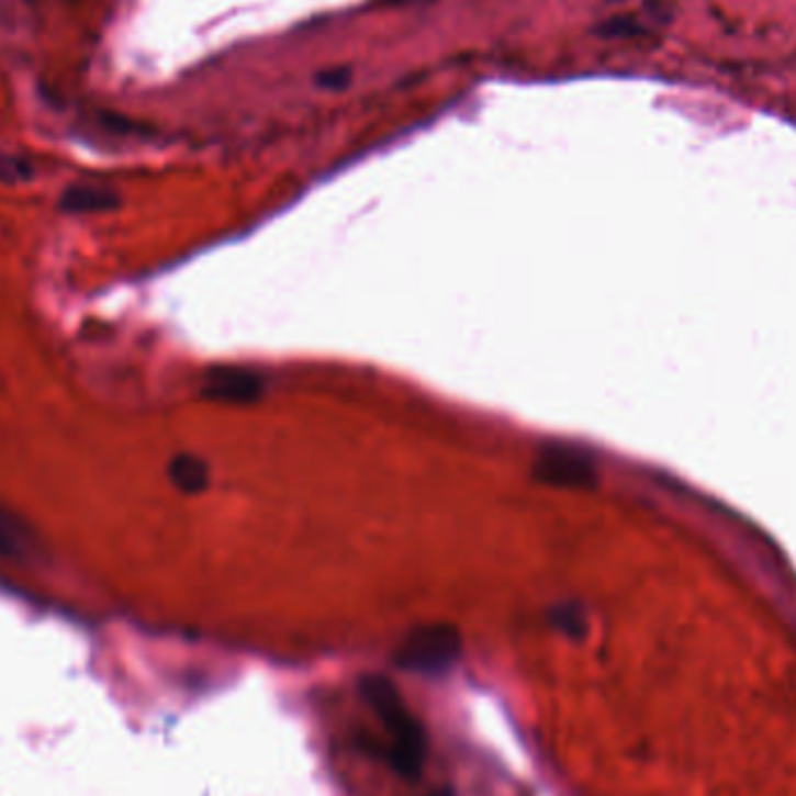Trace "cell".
<instances>
[{
	"label": "cell",
	"mask_w": 796,
	"mask_h": 796,
	"mask_svg": "<svg viewBox=\"0 0 796 796\" xmlns=\"http://www.w3.org/2000/svg\"><path fill=\"white\" fill-rule=\"evenodd\" d=\"M361 690L363 696L368 698V704L373 706V710L384 722V729L392 739L386 756H390V762L399 773L413 778V775H417L422 769L426 750V739L419 722L411 715V710L405 708L401 694L384 675L363 677Z\"/></svg>",
	"instance_id": "obj_1"
},
{
	"label": "cell",
	"mask_w": 796,
	"mask_h": 796,
	"mask_svg": "<svg viewBox=\"0 0 796 796\" xmlns=\"http://www.w3.org/2000/svg\"><path fill=\"white\" fill-rule=\"evenodd\" d=\"M531 475L540 484L559 490H587L596 482L592 459L567 442H546L536 452Z\"/></svg>",
	"instance_id": "obj_2"
},
{
	"label": "cell",
	"mask_w": 796,
	"mask_h": 796,
	"mask_svg": "<svg viewBox=\"0 0 796 796\" xmlns=\"http://www.w3.org/2000/svg\"><path fill=\"white\" fill-rule=\"evenodd\" d=\"M461 640L450 625L422 627L407 636L399 652L401 666L422 673H436L448 669L459 657Z\"/></svg>",
	"instance_id": "obj_3"
},
{
	"label": "cell",
	"mask_w": 796,
	"mask_h": 796,
	"mask_svg": "<svg viewBox=\"0 0 796 796\" xmlns=\"http://www.w3.org/2000/svg\"><path fill=\"white\" fill-rule=\"evenodd\" d=\"M264 392V382L259 375L245 368H215L205 380L203 396L217 403H231V405H245L257 401Z\"/></svg>",
	"instance_id": "obj_4"
},
{
	"label": "cell",
	"mask_w": 796,
	"mask_h": 796,
	"mask_svg": "<svg viewBox=\"0 0 796 796\" xmlns=\"http://www.w3.org/2000/svg\"><path fill=\"white\" fill-rule=\"evenodd\" d=\"M120 205V197L112 189L96 187V184H80L70 187L64 191L58 208L64 212H75V215H82V212H108Z\"/></svg>",
	"instance_id": "obj_5"
},
{
	"label": "cell",
	"mask_w": 796,
	"mask_h": 796,
	"mask_svg": "<svg viewBox=\"0 0 796 796\" xmlns=\"http://www.w3.org/2000/svg\"><path fill=\"white\" fill-rule=\"evenodd\" d=\"M168 478L182 494H201L210 484V469L197 455H178L168 463Z\"/></svg>",
	"instance_id": "obj_6"
},
{
	"label": "cell",
	"mask_w": 796,
	"mask_h": 796,
	"mask_svg": "<svg viewBox=\"0 0 796 796\" xmlns=\"http://www.w3.org/2000/svg\"><path fill=\"white\" fill-rule=\"evenodd\" d=\"M33 546V538L26 524L16 515L0 508V554L24 557Z\"/></svg>",
	"instance_id": "obj_7"
},
{
	"label": "cell",
	"mask_w": 796,
	"mask_h": 796,
	"mask_svg": "<svg viewBox=\"0 0 796 796\" xmlns=\"http://www.w3.org/2000/svg\"><path fill=\"white\" fill-rule=\"evenodd\" d=\"M33 175L31 166L22 159H14V157H0V180L3 182H24L29 180Z\"/></svg>",
	"instance_id": "obj_8"
},
{
	"label": "cell",
	"mask_w": 796,
	"mask_h": 796,
	"mask_svg": "<svg viewBox=\"0 0 796 796\" xmlns=\"http://www.w3.org/2000/svg\"><path fill=\"white\" fill-rule=\"evenodd\" d=\"M349 82V70L347 68H338V70H328V72H322L317 77V85L324 87V89H345Z\"/></svg>",
	"instance_id": "obj_9"
}]
</instances>
